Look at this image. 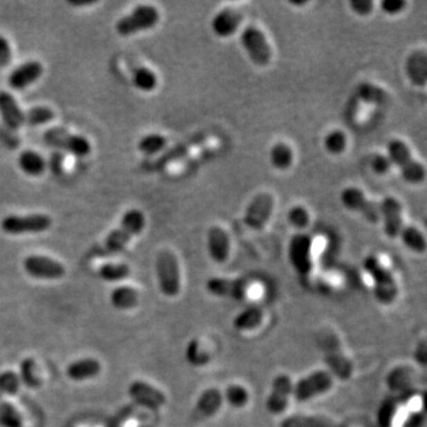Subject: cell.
<instances>
[{"instance_id": "21", "label": "cell", "mask_w": 427, "mask_h": 427, "mask_svg": "<svg viewBox=\"0 0 427 427\" xmlns=\"http://www.w3.org/2000/svg\"><path fill=\"white\" fill-rule=\"evenodd\" d=\"M266 314L259 305H248L235 314L231 327L238 334H253L264 325Z\"/></svg>"}, {"instance_id": "6", "label": "cell", "mask_w": 427, "mask_h": 427, "mask_svg": "<svg viewBox=\"0 0 427 427\" xmlns=\"http://www.w3.org/2000/svg\"><path fill=\"white\" fill-rule=\"evenodd\" d=\"M254 285L240 276H211L205 281V290L213 297L233 301H246L256 297L253 294Z\"/></svg>"}, {"instance_id": "23", "label": "cell", "mask_w": 427, "mask_h": 427, "mask_svg": "<svg viewBox=\"0 0 427 427\" xmlns=\"http://www.w3.org/2000/svg\"><path fill=\"white\" fill-rule=\"evenodd\" d=\"M279 427H342V424L329 415L296 413L281 419Z\"/></svg>"}, {"instance_id": "18", "label": "cell", "mask_w": 427, "mask_h": 427, "mask_svg": "<svg viewBox=\"0 0 427 427\" xmlns=\"http://www.w3.org/2000/svg\"><path fill=\"white\" fill-rule=\"evenodd\" d=\"M129 394L134 402L150 410H160L168 401L163 390L142 380L132 382L129 387Z\"/></svg>"}, {"instance_id": "39", "label": "cell", "mask_w": 427, "mask_h": 427, "mask_svg": "<svg viewBox=\"0 0 427 427\" xmlns=\"http://www.w3.org/2000/svg\"><path fill=\"white\" fill-rule=\"evenodd\" d=\"M55 117L56 114L49 107H44V106L32 107L29 111H24V125H44L46 122H53Z\"/></svg>"}, {"instance_id": "43", "label": "cell", "mask_w": 427, "mask_h": 427, "mask_svg": "<svg viewBox=\"0 0 427 427\" xmlns=\"http://www.w3.org/2000/svg\"><path fill=\"white\" fill-rule=\"evenodd\" d=\"M21 381L26 386L36 388L39 386V379L36 374V363L34 359H26L21 365Z\"/></svg>"}, {"instance_id": "25", "label": "cell", "mask_w": 427, "mask_h": 427, "mask_svg": "<svg viewBox=\"0 0 427 427\" xmlns=\"http://www.w3.org/2000/svg\"><path fill=\"white\" fill-rule=\"evenodd\" d=\"M185 360L193 368H205L213 361V350L203 339H190L185 348Z\"/></svg>"}, {"instance_id": "49", "label": "cell", "mask_w": 427, "mask_h": 427, "mask_svg": "<svg viewBox=\"0 0 427 427\" xmlns=\"http://www.w3.org/2000/svg\"><path fill=\"white\" fill-rule=\"evenodd\" d=\"M69 4L73 5V6H87V5L94 4V0H82V1H79V0H75V1H73V0H69L68 1Z\"/></svg>"}, {"instance_id": "41", "label": "cell", "mask_w": 427, "mask_h": 427, "mask_svg": "<svg viewBox=\"0 0 427 427\" xmlns=\"http://www.w3.org/2000/svg\"><path fill=\"white\" fill-rule=\"evenodd\" d=\"M287 220L294 228L303 231L310 223V213L304 205H294L287 213Z\"/></svg>"}, {"instance_id": "30", "label": "cell", "mask_w": 427, "mask_h": 427, "mask_svg": "<svg viewBox=\"0 0 427 427\" xmlns=\"http://www.w3.org/2000/svg\"><path fill=\"white\" fill-rule=\"evenodd\" d=\"M399 238L401 239L404 246L415 254H424L426 252V238L418 227L405 225L400 231Z\"/></svg>"}, {"instance_id": "13", "label": "cell", "mask_w": 427, "mask_h": 427, "mask_svg": "<svg viewBox=\"0 0 427 427\" xmlns=\"http://www.w3.org/2000/svg\"><path fill=\"white\" fill-rule=\"evenodd\" d=\"M273 210L274 197L266 191L256 193L245 209L243 223L252 231H261L272 218Z\"/></svg>"}, {"instance_id": "22", "label": "cell", "mask_w": 427, "mask_h": 427, "mask_svg": "<svg viewBox=\"0 0 427 427\" xmlns=\"http://www.w3.org/2000/svg\"><path fill=\"white\" fill-rule=\"evenodd\" d=\"M44 68L38 61H29L18 66L10 74L8 82L11 88L15 91H23L35 84L42 76Z\"/></svg>"}, {"instance_id": "9", "label": "cell", "mask_w": 427, "mask_h": 427, "mask_svg": "<svg viewBox=\"0 0 427 427\" xmlns=\"http://www.w3.org/2000/svg\"><path fill=\"white\" fill-rule=\"evenodd\" d=\"M240 42L248 59L258 67H266L272 59V48L263 30L256 26H245Z\"/></svg>"}, {"instance_id": "20", "label": "cell", "mask_w": 427, "mask_h": 427, "mask_svg": "<svg viewBox=\"0 0 427 427\" xmlns=\"http://www.w3.org/2000/svg\"><path fill=\"white\" fill-rule=\"evenodd\" d=\"M243 21V15L239 9L227 6L213 16L210 28L216 37L228 38L239 31Z\"/></svg>"}, {"instance_id": "42", "label": "cell", "mask_w": 427, "mask_h": 427, "mask_svg": "<svg viewBox=\"0 0 427 427\" xmlns=\"http://www.w3.org/2000/svg\"><path fill=\"white\" fill-rule=\"evenodd\" d=\"M21 377L12 370H6L0 373V390L9 395H15L18 393L21 387Z\"/></svg>"}, {"instance_id": "26", "label": "cell", "mask_w": 427, "mask_h": 427, "mask_svg": "<svg viewBox=\"0 0 427 427\" xmlns=\"http://www.w3.org/2000/svg\"><path fill=\"white\" fill-rule=\"evenodd\" d=\"M407 79L417 87H424L427 79V57L425 51L415 50L405 63Z\"/></svg>"}, {"instance_id": "7", "label": "cell", "mask_w": 427, "mask_h": 427, "mask_svg": "<svg viewBox=\"0 0 427 427\" xmlns=\"http://www.w3.org/2000/svg\"><path fill=\"white\" fill-rule=\"evenodd\" d=\"M294 377L287 373L276 374L265 399V410L272 417H283L294 402Z\"/></svg>"}, {"instance_id": "31", "label": "cell", "mask_w": 427, "mask_h": 427, "mask_svg": "<svg viewBox=\"0 0 427 427\" xmlns=\"http://www.w3.org/2000/svg\"><path fill=\"white\" fill-rule=\"evenodd\" d=\"M18 167L28 176L38 177L46 171V162L38 152L26 150L18 157Z\"/></svg>"}, {"instance_id": "27", "label": "cell", "mask_w": 427, "mask_h": 427, "mask_svg": "<svg viewBox=\"0 0 427 427\" xmlns=\"http://www.w3.org/2000/svg\"><path fill=\"white\" fill-rule=\"evenodd\" d=\"M225 405L233 410H243L249 405L252 395L247 386L240 382H231L222 390Z\"/></svg>"}, {"instance_id": "24", "label": "cell", "mask_w": 427, "mask_h": 427, "mask_svg": "<svg viewBox=\"0 0 427 427\" xmlns=\"http://www.w3.org/2000/svg\"><path fill=\"white\" fill-rule=\"evenodd\" d=\"M0 117L10 130H18L24 126V111L9 92H0Z\"/></svg>"}, {"instance_id": "15", "label": "cell", "mask_w": 427, "mask_h": 427, "mask_svg": "<svg viewBox=\"0 0 427 427\" xmlns=\"http://www.w3.org/2000/svg\"><path fill=\"white\" fill-rule=\"evenodd\" d=\"M23 268L30 276L42 281H56L66 274V268L61 263L44 256H26Z\"/></svg>"}, {"instance_id": "16", "label": "cell", "mask_w": 427, "mask_h": 427, "mask_svg": "<svg viewBox=\"0 0 427 427\" xmlns=\"http://www.w3.org/2000/svg\"><path fill=\"white\" fill-rule=\"evenodd\" d=\"M380 213L386 236L388 239L399 238L400 231L405 226L401 202L397 197L386 196L380 202Z\"/></svg>"}, {"instance_id": "4", "label": "cell", "mask_w": 427, "mask_h": 427, "mask_svg": "<svg viewBox=\"0 0 427 427\" xmlns=\"http://www.w3.org/2000/svg\"><path fill=\"white\" fill-rule=\"evenodd\" d=\"M155 276L165 297H177L182 290L180 261L170 249H162L155 258Z\"/></svg>"}, {"instance_id": "29", "label": "cell", "mask_w": 427, "mask_h": 427, "mask_svg": "<svg viewBox=\"0 0 427 427\" xmlns=\"http://www.w3.org/2000/svg\"><path fill=\"white\" fill-rule=\"evenodd\" d=\"M356 95L366 104L377 107L388 106L390 101V94L387 91L372 82H361L356 88Z\"/></svg>"}, {"instance_id": "5", "label": "cell", "mask_w": 427, "mask_h": 427, "mask_svg": "<svg viewBox=\"0 0 427 427\" xmlns=\"http://www.w3.org/2000/svg\"><path fill=\"white\" fill-rule=\"evenodd\" d=\"M146 218L142 211L131 209L124 213L120 225L109 233L105 247L109 253H119L125 249L134 236L140 234L145 228Z\"/></svg>"}, {"instance_id": "1", "label": "cell", "mask_w": 427, "mask_h": 427, "mask_svg": "<svg viewBox=\"0 0 427 427\" xmlns=\"http://www.w3.org/2000/svg\"><path fill=\"white\" fill-rule=\"evenodd\" d=\"M363 269L370 279L374 297L379 304L390 306L397 302L400 287L392 268L388 267L379 256H369L363 261Z\"/></svg>"}, {"instance_id": "38", "label": "cell", "mask_w": 427, "mask_h": 427, "mask_svg": "<svg viewBox=\"0 0 427 427\" xmlns=\"http://www.w3.org/2000/svg\"><path fill=\"white\" fill-rule=\"evenodd\" d=\"M168 145V139L163 134L150 133L142 137L138 142L139 151L147 155H155L163 151Z\"/></svg>"}, {"instance_id": "36", "label": "cell", "mask_w": 427, "mask_h": 427, "mask_svg": "<svg viewBox=\"0 0 427 427\" xmlns=\"http://www.w3.org/2000/svg\"><path fill=\"white\" fill-rule=\"evenodd\" d=\"M130 266L122 263H107L99 268V276L108 283L124 281L130 276Z\"/></svg>"}, {"instance_id": "11", "label": "cell", "mask_w": 427, "mask_h": 427, "mask_svg": "<svg viewBox=\"0 0 427 427\" xmlns=\"http://www.w3.org/2000/svg\"><path fill=\"white\" fill-rule=\"evenodd\" d=\"M341 203L350 211L360 213L369 223L381 222L380 202H375L367 197L363 190L357 187H348L341 193Z\"/></svg>"}, {"instance_id": "10", "label": "cell", "mask_w": 427, "mask_h": 427, "mask_svg": "<svg viewBox=\"0 0 427 427\" xmlns=\"http://www.w3.org/2000/svg\"><path fill=\"white\" fill-rule=\"evenodd\" d=\"M287 256L297 274L309 276L314 268V240L310 235L303 231L292 235L287 247Z\"/></svg>"}, {"instance_id": "33", "label": "cell", "mask_w": 427, "mask_h": 427, "mask_svg": "<svg viewBox=\"0 0 427 427\" xmlns=\"http://www.w3.org/2000/svg\"><path fill=\"white\" fill-rule=\"evenodd\" d=\"M415 379V370L408 366H398L397 368L392 369L386 383L388 388L392 390H408L412 387V382Z\"/></svg>"}, {"instance_id": "34", "label": "cell", "mask_w": 427, "mask_h": 427, "mask_svg": "<svg viewBox=\"0 0 427 427\" xmlns=\"http://www.w3.org/2000/svg\"><path fill=\"white\" fill-rule=\"evenodd\" d=\"M139 302L137 290L130 286H119L111 294V303L117 310H130Z\"/></svg>"}, {"instance_id": "48", "label": "cell", "mask_w": 427, "mask_h": 427, "mask_svg": "<svg viewBox=\"0 0 427 427\" xmlns=\"http://www.w3.org/2000/svg\"><path fill=\"white\" fill-rule=\"evenodd\" d=\"M425 424V415L423 410H415L413 413L408 415L406 421L404 423L402 427H424Z\"/></svg>"}, {"instance_id": "12", "label": "cell", "mask_w": 427, "mask_h": 427, "mask_svg": "<svg viewBox=\"0 0 427 427\" xmlns=\"http://www.w3.org/2000/svg\"><path fill=\"white\" fill-rule=\"evenodd\" d=\"M53 225L49 215L46 213H30V215H8L3 218L0 227L4 233L9 235L36 234L43 233Z\"/></svg>"}, {"instance_id": "17", "label": "cell", "mask_w": 427, "mask_h": 427, "mask_svg": "<svg viewBox=\"0 0 427 427\" xmlns=\"http://www.w3.org/2000/svg\"><path fill=\"white\" fill-rule=\"evenodd\" d=\"M225 406L223 402L222 390L210 386L198 394L195 406H193V417L197 420H208L213 419L222 410Z\"/></svg>"}, {"instance_id": "3", "label": "cell", "mask_w": 427, "mask_h": 427, "mask_svg": "<svg viewBox=\"0 0 427 427\" xmlns=\"http://www.w3.org/2000/svg\"><path fill=\"white\" fill-rule=\"evenodd\" d=\"M336 379L327 368H319L304 374L294 382V402L307 404L330 393Z\"/></svg>"}, {"instance_id": "8", "label": "cell", "mask_w": 427, "mask_h": 427, "mask_svg": "<svg viewBox=\"0 0 427 427\" xmlns=\"http://www.w3.org/2000/svg\"><path fill=\"white\" fill-rule=\"evenodd\" d=\"M160 19V11L155 6L149 4L138 5L132 10L130 15L117 21L115 30L122 37H127L131 35L155 28Z\"/></svg>"}, {"instance_id": "2", "label": "cell", "mask_w": 427, "mask_h": 427, "mask_svg": "<svg viewBox=\"0 0 427 427\" xmlns=\"http://www.w3.org/2000/svg\"><path fill=\"white\" fill-rule=\"evenodd\" d=\"M393 167L399 169L404 180L408 184H421L426 178L424 164L415 160L407 142L402 139L394 138L387 144V153Z\"/></svg>"}, {"instance_id": "50", "label": "cell", "mask_w": 427, "mask_h": 427, "mask_svg": "<svg viewBox=\"0 0 427 427\" xmlns=\"http://www.w3.org/2000/svg\"><path fill=\"white\" fill-rule=\"evenodd\" d=\"M291 4L294 5V6H304L306 3L305 1H302V3H298V1H291Z\"/></svg>"}, {"instance_id": "35", "label": "cell", "mask_w": 427, "mask_h": 427, "mask_svg": "<svg viewBox=\"0 0 427 427\" xmlns=\"http://www.w3.org/2000/svg\"><path fill=\"white\" fill-rule=\"evenodd\" d=\"M135 88H138L142 92L150 93L155 91L158 84V77L155 73L146 67L135 68L132 77Z\"/></svg>"}, {"instance_id": "47", "label": "cell", "mask_w": 427, "mask_h": 427, "mask_svg": "<svg viewBox=\"0 0 427 427\" xmlns=\"http://www.w3.org/2000/svg\"><path fill=\"white\" fill-rule=\"evenodd\" d=\"M12 59V49L9 41L0 35V68L8 66Z\"/></svg>"}, {"instance_id": "19", "label": "cell", "mask_w": 427, "mask_h": 427, "mask_svg": "<svg viewBox=\"0 0 427 427\" xmlns=\"http://www.w3.org/2000/svg\"><path fill=\"white\" fill-rule=\"evenodd\" d=\"M207 251L215 264H225L231 253V235L221 226L210 227L207 234Z\"/></svg>"}, {"instance_id": "46", "label": "cell", "mask_w": 427, "mask_h": 427, "mask_svg": "<svg viewBox=\"0 0 427 427\" xmlns=\"http://www.w3.org/2000/svg\"><path fill=\"white\" fill-rule=\"evenodd\" d=\"M380 6H381L382 12L386 13L387 16H397L405 10L407 1L405 0H382Z\"/></svg>"}, {"instance_id": "44", "label": "cell", "mask_w": 427, "mask_h": 427, "mask_svg": "<svg viewBox=\"0 0 427 427\" xmlns=\"http://www.w3.org/2000/svg\"><path fill=\"white\" fill-rule=\"evenodd\" d=\"M370 167L377 175L383 176V175H387L388 172H390V170L393 168V164L388 158V155L379 153V155H373V158L370 160Z\"/></svg>"}, {"instance_id": "40", "label": "cell", "mask_w": 427, "mask_h": 427, "mask_svg": "<svg viewBox=\"0 0 427 427\" xmlns=\"http://www.w3.org/2000/svg\"><path fill=\"white\" fill-rule=\"evenodd\" d=\"M0 425L1 427H23V418L17 408L9 402L0 405Z\"/></svg>"}, {"instance_id": "45", "label": "cell", "mask_w": 427, "mask_h": 427, "mask_svg": "<svg viewBox=\"0 0 427 427\" xmlns=\"http://www.w3.org/2000/svg\"><path fill=\"white\" fill-rule=\"evenodd\" d=\"M349 6H350L352 12L357 16L367 17V16L373 13L375 3L373 0H350Z\"/></svg>"}, {"instance_id": "14", "label": "cell", "mask_w": 427, "mask_h": 427, "mask_svg": "<svg viewBox=\"0 0 427 427\" xmlns=\"http://www.w3.org/2000/svg\"><path fill=\"white\" fill-rule=\"evenodd\" d=\"M43 138L48 145L66 150L76 157H86L92 151L88 139L73 134L62 127H51L44 132Z\"/></svg>"}, {"instance_id": "28", "label": "cell", "mask_w": 427, "mask_h": 427, "mask_svg": "<svg viewBox=\"0 0 427 427\" xmlns=\"http://www.w3.org/2000/svg\"><path fill=\"white\" fill-rule=\"evenodd\" d=\"M101 372V365L95 359H80L68 366L67 375L74 381H84L97 377Z\"/></svg>"}, {"instance_id": "32", "label": "cell", "mask_w": 427, "mask_h": 427, "mask_svg": "<svg viewBox=\"0 0 427 427\" xmlns=\"http://www.w3.org/2000/svg\"><path fill=\"white\" fill-rule=\"evenodd\" d=\"M294 153L287 142H278L269 150V163L273 168L285 171L292 167Z\"/></svg>"}, {"instance_id": "37", "label": "cell", "mask_w": 427, "mask_h": 427, "mask_svg": "<svg viewBox=\"0 0 427 427\" xmlns=\"http://www.w3.org/2000/svg\"><path fill=\"white\" fill-rule=\"evenodd\" d=\"M324 149L332 155H342L348 146L347 134L342 130H332L324 137Z\"/></svg>"}]
</instances>
